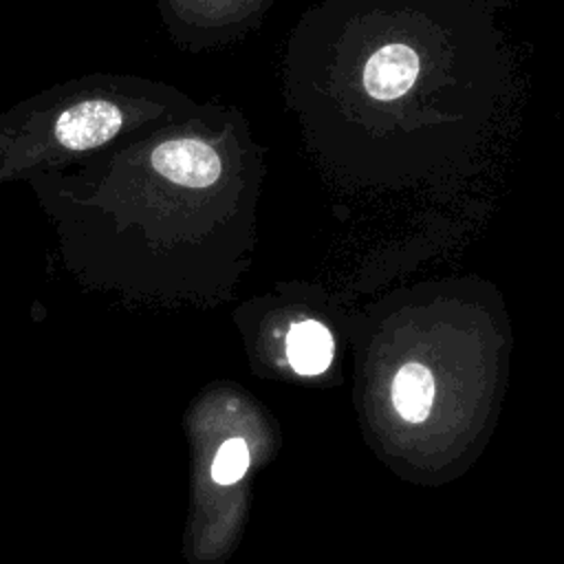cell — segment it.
I'll list each match as a JSON object with an SVG mask.
<instances>
[{
  "label": "cell",
  "mask_w": 564,
  "mask_h": 564,
  "mask_svg": "<svg viewBox=\"0 0 564 564\" xmlns=\"http://www.w3.org/2000/svg\"><path fill=\"white\" fill-rule=\"evenodd\" d=\"M154 170L185 187H209L218 181L223 163L218 152L198 139H172L152 152Z\"/></svg>",
  "instance_id": "6da1fadb"
},
{
  "label": "cell",
  "mask_w": 564,
  "mask_h": 564,
  "mask_svg": "<svg viewBox=\"0 0 564 564\" xmlns=\"http://www.w3.org/2000/svg\"><path fill=\"white\" fill-rule=\"evenodd\" d=\"M121 123L123 115L115 104L95 99L66 108L55 123V134L64 148L88 150L112 139Z\"/></svg>",
  "instance_id": "7a4b0ae2"
},
{
  "label": "cell",
  "mask_w": 564,
  "mask_h": 564,
  "mask_svg": "<svg viewBox=\"0 0 564 564\" xmlns=\"http://www.w3.org/2000/svg\"><path fill=\"white\" fill-rule=\"evenodd\" d=\"M419 77V55L401 42L383 44L364 66V88L377 101L403 97Z\"/></svg>",
  "instance_id": "3957f363"
},
{
  "label": "cell",
  "mask_w": 564,
  "mask_h": 564,
  "mask_svg": "<svg viewBox=\"0 0 564 564\" xmlns=\"http://www.w3.org/2000/svg\"><path fill=\"white\" fill-rule=\"evenodd\" d=\"M286 355L295 372L319 375L333 359V337L319 322H300L286 337Z\"/></svg>",
  "instance_id": "277c9868"
},
{
  "label": "cell",
  "mask_w": 564,
  "mask_h": 564,
  "mask_svg": "<svg viewBox=\"0 0 564 564\" xmlns=\"http://www.w3.org/2000/svg\"><path fill=\"white\" fill-rule=\"evenodd\" d=\"M392 403L401 419L421 423L427 419L434 403V377L421 364H405L392 381Z\"/></svg>",
  "instance_id": "5b68a950"
},
{
  "label": "cell",
  "mask_w": 564,
  "mask_h": 564,
  "mask_svg": "<svg viewBox=\"0 0 564 564\" xmlns=\"http://www.w3.org/2000/svg\"><path fill=\"white\" fill-rule=\"evenodd\" d=\"M249 467V447L242 438L225 441L212 463V478L218 485H234L238 482Z\"/></svg>",
  "instance_id": "8992f818"
}]
</instances>
